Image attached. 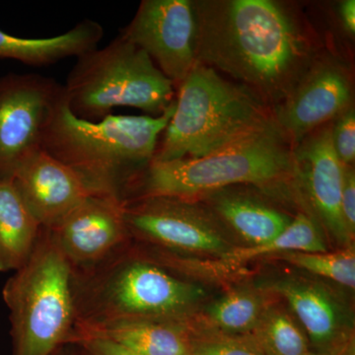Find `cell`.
Masks as SVG:
<instances>
[{"mask_svg":"<svg viewBox=\"0 0 355 355\" xmlns=\"http://www.w3.org/2000/svg\"><path fill=\"white\" fill-rule=\"evenodd\" d=\"M120 34L146 51L175 87L197 64V16L191 0H144Z\"/></svg>","mask_w":355,"mask_h":355,"instance_id":"obj_10","label":"cell"},{"mask_svg":"<svg viewBox=\"0 0 355 355\" xmlns=\"http://www.w3.org/2000/svg\"><path fill=\"white\" fill-rule=\"evenodd\" d=\"M319 222L309 211H298L291 225L272 239L260 246H238L219 259L222 266L233 268L263 257H275L289 252L316 253L326 252V240Z\"/></svg>","mask_w":355,"mask_h":355,"instance_id":"obj_20","label":"cell"},{"mask_svg":"<svg viewBox=\"0 0 355 355\" xmlns=\"http://www.w3.org/2000/svg\"><path fill=\"white\" fill-rule=\"evenodd\" d=\"M70 284L74 327L186 319L207 298L200 284L144 258L130 244L98 265L71 268Z\"/></svg>","mask_w":355,"mask_h":355,"instance_id":"obj_3","label":"cell"},{"mask_svg":"<svg viewBox=\"0 0 355 355\" xmlns=\"http://www.w3.org/2000/svg\"><path fill=\"white\" fill-rule=\"evenodd\" d=\"M265 355H304L310 352L304 331L282 306L268 304L251 334Z\"/></svg>","mask_w":355,"mask_h":355,"instance_id":"obj_22","label":"cell"},{"mask_svg":"<svg viewBox=\"0 0 355 355\" xmlns=\"http://www.w3.org/2000/svg\"><path fill=\"white\" fill-rule=\"evenodd\" d=\"M191 355H265L252 336H232L209 328L198 330L191 322Z\"/></svg>","mask_w":355,"mask_h":355,"instance_id":"obj_24","label":"cell"},{"mask_svg":"<svg viewBox=\"0 0 355 355\" xmlns=\"http://www.w3.org/2000/svg\"><path fill=\"white\" fill-rule=\"evenodd\" d=\"M338 17L345 31L349 36L354 37L355 34V1L345 0L338 6Z\"/></svg>","mask_w":355,"mask_h":355,"instance_id":"obj_28","label":"cell"},{"mask_svg":"<svg viewBox=\"0 0 355 355\" xmlns=\"http://www.w3.org/2000/svg\"><path fill=\"white\" fill-rule=\"evenodd\" d=\"M331 121L294 146L293 155L301 191L321 228L336 244L352 247L340 209L343 164L331 144Z\"/></svg>","mask_w":355,"mask_h":355,"instance_id":"obj_13","label":"cell"},{"mask_svg":"<svg viewBox=\"0 0 355 355\" xmlns=\"http://www.w3.org/2000/svg\"><path fill=\"white\" fill-rule=\"evenodd\" d=\"M214 212L242 246H260L282 234L294 216L286 202L249 184L227 187L198 198Z\"/></svg>","mask_w":355,"mask_h":355,"instance_id":"obj_16","label":"cell"},{"mask_svg":"<svg viewBox=\"0 0 355 355\" xmlns=\"http://www.w3.org/2000/svg\"><path fill=\"white\" fill-rule=\"evenodd\" d=\"M48 230L74 270L98 265L132 242L123 200L111 195L90 196Z\"/></svg>","mask_w":355,"mask_h":355,"instance_id":"obj_12","label":"cell"},{"mask_svg":"<svg viewBox=\"0 0 355 355\" xmlns=\"http://www.w3.org/2000/svg\"><path fill=\"white\" fill-rule=\"evenodd\" d=\"M64 85L40 74L0 76V181L12 180L23 162L43 149L44 135Z\"/></svg>","mask_w":355,"mask_h":355,"instance_id":"obj_9","label":"cell"},{"mask_svg":"<svg viewBox=\"0 0 355 355\" xmlns=\"http://www.w3.org/2000/svg\"><path fill=\"white\" fill-rule=\"evenodd\" d=\"M103 36V26L91 19L80 21L69 31L51 38H22L0 30V60L46 67L94 50Z\"/></svg>","mask_w":355,"mask_h":355,"instance_id":"obj_18","label":"cell"},{"mask_svg":"<svg viewBox=\"0 0 355 355\" xmlns=\"http://www.w3.org/2000/svg\"><path fill=\"white\" fill-rule=\"evenodd\" d=\"M331 144L343 165L355 161V109L354 105L331 121Z\"/></svg>","mask_w":355,"mask_h":355,"instance_id":"obj_25","label":"cell"},{"mask_svg":"<svg viewBox=\"0 0 355 355\" xmlns=\"http://www.w3.org/2000/svg\"><path fill=\"white\" fill-rule=\"evenodd\" d=\"M51 355H89L77 343H65L58 347Z\"/></svg>","mask_w":355,"mask_h":355,"instance_id":"obj_29","label":"cell"},{"mask_svg":"<svg viewBox=\"0 0 355 355\" xmlns=\"http://www.w3.org/2000/svg\"><path fill=\"white\" fill-rule=\"evenodd\" d=\"M304 355H323V354H317V352H308L307 354H305Z\"/></svg>","mask_w":355,"mask_h":355,"instance_id":"obj_30","label":"cell"},{"mask_svg":"<svg viewBox=\"0 0 355 355\" xmlns=\"http://www.w3.org/2000/svg\"><path fill=\"white\" fill-rule=\"evenodd\" d=\"M191 321L193 317L74 327L69 342L100 338L140 355H191Z\"/></svg>","mask_w":355,"mask_h":355,"instance_id":"obj_17","label":"cell"},{"mask_svg":"<svg viewBox=\"0 0 355 355\" xmlns=\"http://www.w3.org/2000/svg\"><path fill=\"white\" fill-rule=\"evenodd\" d=\"M293 148L275 121L205 157L151 161L128 184L123 200H198L227 187L249 184L304 209L307 203L299 183Z\"/></svg>","mask_w":355,"mask_h":355,"instance_id":"obj_2","label":"cell"},{"mask_svg":"<svg viewBox=\"0 0 355 355\" xmlns=\"http://www.w3.org/2000/svg\"><path fill=\"white\" fill-rule=\"evenodd\" d=\"M41 230L12 181H0V272H14L25 265Z\"/></svg>","mask_w":355,"mask_h":355,"instance_id":"obj_19","label":"cell"},{"mask_svg":"<svg viewBox=\"0 0 355 355\" xmlns=\"http://www.w3.org/2000/svg\"><path fill=\"white\" fill-rule=\"evenodd\" d=\"M352 71L335 53L323 51L291 94L272 109L273 119L296 146L352 106Z\"/></svg>","mask_w":355,"mask_h":355,"instance_id":"obj_11","label":"cell"},{"mask_svg":"<svg viewBox=\"0 0 355 355\" xmlns=\"http://www.w3.org/2000/svg\"><path fill=\"white\" fill-rule=\"evenodd\" d=\"M270 291L282 297L317 354L347 355L354 329L345 306L328 287L302 277L275 280Z\"/></svg>","mask_w":355,"mask_h":355,"instance_id":"obj_14","label":"cell"},{"mask_svg":"<svg viewBox=\"0 0 355 355\" xmlns=\"http://www.w3.org/2000/svg\"><path fill=\"white\" fill-rule=\"evenodd\" d=\"M123 210L132 241L177 256L221 259L240 246L220 219L198 200H123Z\"/></svg>","mask_w":355,"mask_h":355,"instance_id":"obj_8","label":"cell"},{"mask_svg":"<svg viewBox=\"0 0 355 355\" xmlns=\"http://www.w3.org/2000/svg\"><path fill=\"white\" fill-rule=\"evenodd\" d=\"M198 64L232 77L273 109L323 53L296 10L275 0H197Z\"/></svg>","mask_w":355,"mask_h":355,"instance_id":"obj_1","label":"cell"},{"mask_svg":"<svg viewBox=\"0 0 355 355\" xmlns=\"http://www.w3.org/2000/svg\"><path fill=\"white\" fill-rule=\"evenodd\" d=\"M275 258L352 291L355 288V252L352 246L336 252H289Z\"/></svg>","mask_w":355,"mask_h":355,"instance_id":"obj_23","label":"cell"},{"mask_svg":"<svg viewBox=\"0 0 355 355\" xmlns=\"http://www.w3.org/2000/svg\"><path fill=\"white\" fill-rule=\"evenodd\" d=\"M71 268L48 229L42 228L29 260L7 279L12 355H51L76 326Z\"/></svg>","mask_w":355,"mask_h":355,"instance_id":"obj_7","label":"cell"},{"mask_svg":"<svg viewBox=\"0 0 355 355\" xmlns=\"http://www.w3.org/2000/svg\"><path fill=\"white\" fill-rule=\"evenodd\" d=\"M340 209L347 233L352 240L355 235V172L354 166L343 165Z\"/></svg>","mask_w":355,"mask_h":355,"instance_id":"obj_26","label":"cell"},{"mask_svg":"<svg viewBox=\"0 0 355 355\" xmlns=\"http://www.w3.org/2000/svg\"><path fill=\"white\" fill-rule=\"evenodd\" d=\"M69 343H79L89 355H140L100 338H81Z\"/></svg>","mask_w":355,"mask_h":355,"instance_id":"obj_27","label":"cell"},{"mask_svg":"<svg viewBox=\"0 0 355 355\" xmlns=\"http://www.w3.org/2000/svg\"><path fill=\"white\" fill-rule=\"evenodd\" d=\"M175 109L176 100L159 116L110 114L89 121L70 111L64 94L44 135L43 150L73 170L96 195L121 200L153 160Z\"/></svg>","mask_w":355,"mask_h":355,"instance_id":"obj_4","label":"cell"},{"mask_svg":"<svg viewBox=\"0 0 355 355\" xmlns=\"http://www.w3.org/2000/svg\"><path fill=\"white\" fill-rule=\"evenodd\" d=\"M178 87L176 109L153 160L205 157L275 121L272 109L250 89L198 62Z\"/></svg>","mask_w":355,"mask_h":355,"instance_id":"obj_5","label":"cell"},{"mask_svg":"<svg viewBox=\"0 0 355 355\" xmlns=\"http://www.w3.org/2000/svg\"><path fill=\"white\" fill-rule=\"evenodd\" d=\"M76 58L64 89L70 111L78 118L101 121L118 107L159 116L175 101L171 81L123 35Z\"/></svg>","mask_w":355,"mask_h":355,"instance_id":"obj_6","label":"cell"},{"mask_svg":"<svg viewBox=\"0 0 355 355\" xmlns=\"http://www.w3.org/2000/svg\"><path fill=\"white\" fill-rule=\"evenodd\" d=\"M11 181L27 209L46 229L57 226L86 198L96 195L73 170L43 149L26 159Z\"/></svg>","mask_w":355,"mask_h":355,"instance_id":"obj_15","label":"cell"},{"mask_svg":"<svg viewBox=\"0 0 355 355\" xmlns=\"http://www.w3.org/2000/svg\"><path fill=\"white\" fill-rule=\"evenodd\" d=\"M270 303L251 286L232 289L210 303L203 319L210 330L232 336H250L258 326Z\"/></svg>","mask_w":355,"mask_h":355,"instance_id":"obj_21","label":"cell"}]
</instances>
